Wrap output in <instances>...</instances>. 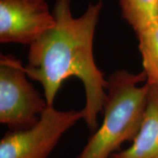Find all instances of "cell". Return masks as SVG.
Listing matches in <instances>:
<instances>
[{
  "label": "cell",
  "instance_id": "obj_7",
  "mask_svg": "<svg viewBox=\"0 0 158 158\" xmlns=\"http://www.w3.org/2000/svg\"><path fill=\"white\" fill-rule=\"evenodd\" d=\"M146 83L158 86V20L137 33Z\"/></svg>",
  "mask_w": 158,
  "mask_h": 158
},
{
  "label": "cell",
  "instance_id": "obj_2",
  "mask_svg": "<svg viewBox=\"0 0 158 158\" xmlns=\"http://www.w3.org/2000/svg\"><path fill=\"white\" fill-rule=\"evenodd\" d=\"M144 71L118 69L107 78L103 122L76 158H110L126 141H133L147 107L149 85Z\"/></svg>",
  "mask_w": 158,
  "mask_h": 158
},
{
  "label": "cell",
  "instance_id": "obj_1",
  "mask_svg": "<svg viewBox=\"0 0 158 158\" xmlns=\"http://www.w3.org/2000/svg\"><path fill=\"white\" fill-rule=\"evenodd\" d=\"M71 0H56L53 9L55 26L29 47L25 67L29 78L42 85L48 106H54L64 80L75 77L85 91V121L90 132L98 127V116L103 113L107 98V79L98 68L93 42L103 9V0L90 3L77 18L71 12Z\"/></svg>",
  "mask_w": 158,
  "mask_h": 158
},
{
  "label": "cell",
  "instance_id": "obj_5",
  "mask_svg": "<svg viewBox=\"0 0 158 158\" xmlns=\"http://www.w3.org/2000/svg\"><path fill=\"white\" fill-rule=\"evenodd\" d=\"M56 24L46 0H0V42L32 45Z\"/></svg>",
  "mask_w": 158,
  "mask_h": 158
},
{
  "label": "cell",
  "instance_id": "obj_3",
  "mask_svg": "<svg viewBox=\"0 0 158 158\" xmlns=\"http://www.w3.org/2000/svg\"><path fill=\"white\" fill-rule=\"evenodd\" d=\"M21 62L11 55L0 56V122L11 131L28 129L48 107L27 79Z\"/></svg>",
  "mask_w": 158,
  "mask_h": 158
},
{
  "label": "cell",
  "instance_id": "obj_8",
  "mask_svg": "<svg viewBox=\"0 0 158 158\" xmlns=\"http://www.w3.org/2000/svg\"><path fill=\"white\" fill-rule=\"evenodd\" d=\"M119 6L122 17L135 34L158 20V0H119Z\"/></svg>",
  "mask_w": 158,
  "mask_h": 158
},
{
  "label": "cell",
  "instance_id": "obj_6",
  "mask_svg": "<svg viewBox=\"0 0 158 158\" xmlns=\"http://www.w3.org/2000/svg\"><path fill=\"white\" fill-rule=\"evenodd\" d=\"M129 148L110 158H158V86L149 85L148 98L141 128Z\"/></svg>",
  "mask_w": 158,
  "mask_h": 158
},
{
  "label": "cell",
  "instance_id": "obj_4",
  "mask_svg": "<svg viewBox=\"0 0 158 158\" xmlns=\"http://www.w3.org/2000/svg\"><path fill=\"white\" fill-rule=\"evenodd\" d=\"M85 118L84 108L59 111L48 106L34 127L6 133L0 141V158H48L62 135Z\"/></svg>",
  "mask_w": 158,
  "mask_h": 158
}]
</instances>
